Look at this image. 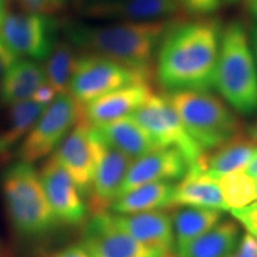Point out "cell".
Returning a JSON list of instances; mask_svg holds the SVG:
<instances>
[{
  "label": "cell",
  "instance_id": "obj_1",
  "mask_svg": "<svg viewBox=\"0 0 257 257\" xmlns=\"http://www.w3.org/2000/svg\"><path fill=\"white\" fill-rule=\"evenodd\" d=\"M223 29L212 17L170 25L156 53L160 85L168 92L214 88Z\"/></svg>",
  "mask_w": 257,
  "mask_h": 257
},
{
  "label": "cell",
  "instance_id": "obj_2",
  "mask_svg": "<svg viewBox=\"0 0 257 257\" xmlns=\"http://www.w3.org/2000/svg\"><path fill=\"white\" fill-rule=\"evenodd\" d=\"M172 24L170 19L105 25L69 23L64 25V32L67 41L83 54L114 61L150 80L161 40Z\"/></svg>",
  "mask_w": 257,
  "mask_h": 257
},
{
  "label": "cell",
  "instance_id": "obj_3",
  "mask_svg": "<svg viewBox=\"0 0 257 257\" xmlns=\"http://www.w3.org/2000/svg\"><path fill=\"white\" fill-rule=\"evenodd\" d=\"M0 186L10 226L18 239H42L59 226L34 165L21 160L11 163L3 172Z\"/></svg>",
  "mask_w": 257,
  "mask_h": 257
},
{
  "label": "cell",
  "instance_id": "obj_4",
  "mask_svg": "<svg viewBox=\"0 0 257 257\" xmlns=\"http://www.w3.org/2000/svg\"><path fill=\"white\" fill-rule=\"evenodd\" d=\"M214 88L240 114L257 113V62L240 21L223 29Z\"/></svg>",
  "mask_w": 257,
  "mask_h": 257
},
{
  "label": "cell",
  "instance_id": "obj_5",
  "mask_svg": "<svg viewBox=\"0 0 257 257\" xmlns=\"http://www.w3.org/2000/svg\"><path fill=\"white\" fill-rule=\"evenodd\" d=\"M166 95L189 136L205 153L243 134L238 117L210 91H178Z\"/></svg>",
  "mask_w": 257,
  "mask_h": 257
},
{
  "label": "cell",
  "instance_id": "obj_6",
  "mask_svg": "<svg viewBox=\"0 0 257 257\" xmlns=\"http://www.w3.org/2000/svg\"><path fill=\"white\" fill-rule=\"evenodd\" d=\"M80 114L81 105L68 92L57 95L22 141L19 160L34 165L49 156L80 120Z\"/></svg>",
  "mask_w": 257,
  "mask_h": 257
},
{
  "label": "cell",
  "instance_id": "obj_7",
  "mask_svg": "<svg viewBox=\"0 0 257 257\" xmlns=\"http://www.w3.org/2000/svg\"><path fill=\"white\" fill-rule=\"evenodd\" d=\"M60 23L51 15L6 14L0 24V41L16 56L47 60L59 43Z\"/></svg>",
  "mask_w": 257,
  "mask_h": 257
},
{
  "label": "cell",
  "instance_id": "obj_8",
  "mask_svg": "<svg viewBox=\"0 0 257 257\" xmlns=\"http://www.w3.org/2000/svg\"><path fill=\"white\" fill-rule=\"evenodd\" d=\"M131 117L149 134L160 148H174L189 163L199 162L205 152L186 130L166 94H153Z\"/></svg>",
  "mask_w": 257,
  "mask_h": 257
},
{
  "label": "cell",
  "instance_id": "obj_9",
  "mask_svg": "<svg viewBox=\"0 0 257 257\" xmlns=\"http://www.w3.org/2000/svg\"><path fill=\"white\" fill-rule=\"evenodd\" d=\"M149 81L142 74L114 61L92 54H82L76 61L68 93L80 105H86L118 88Z\"/></svg>",
  "mask_w": 257,
  "mask_h": 257
},
{
  "label": "cell",
  "instance_id": "obj_10",
  "mask_svg": "<svg viewBox=\"0 0 257 257\" xmlns=\"http://www.w3.org/2000/svg\"><path fill=\"white\" fill-rule=\"evenodd\" d=\"M81 245L91 257H170L143 245L118 226L113 214L95 213L86 224Z\"/></svg>",
  "mask_w": 257,
  "mask_h": 257
},
{
  "label": "cell",
  "instance_id": "obj_11",
  "mask_svg": "<svg viewBox=\"0 0 257 257\" xmlns=\"http://www.w3.org/2000/svg\"><path fill=\"white\" fill-rule=\"evenodd\" d=\"M40 174L44 194L59 224L78 226L87 219L88 207L69 173L54 156L44 162Z\"/></svg>",
  "mask_w": 257,
  "mask_h": 257
},
{
  "label": "cell",
  "instance_id": "obj_12",
  "mask_svg": "<svg viewBox=\"0 0 257 257\" xmlns=\"http://www.w3.org/2000/svg\"><path fill=\"white\" fill-rule=\"evenodd\" d=\"M96 146V165L89 191V207L93 213L105 212L118 197L131 159L108 146L92 127Z\"/></svg>",
  "mask_w": 257,
  "mask_h": 257
},
{
  "label": "cell",
  "instance_id": "obj_13",
  "mask_svg": "<svg viewBox=\"0 0 257 257\" xmlns=\"http://www.w3.org/2000/svg\"><path fill=\"white\" fill-rule=\"evenodd\" d=\"M53 156L69 173L83 197H88L96 165V146L92 126L79 120Z\"/></svg>",
  "mask_w": 257,
  "mask_h": 257
},
{
  "label": "cell",
  "instance_id": "obj_14",
  "mask_svg": "<svg viewBox=\"0 0 257 257\" xmlns=\"http://www.w3.org/2000/svg\"><path fill=\"white\" fill-rule=\"evenodd\" d=\"M188 169L189 163L179 150L174 148H157L131 163L118 197L150 182L181 180Z\"/></svg>",
  "mask_w": 257,
  "mask_h": 257
},
{
  "label": "cell",
  "instance_id": "obj_15",
  "mask_svg": "<svg viewBox=\"0 0 257 257\" xmlns=\"http://www.w3.org/2000/svg\"><path fill=\"white\" fill-rule=\"evenodd\" d=\"M153 94L150 83L140 82L118 88L88 104L81 105L80 120L89 126H101L131 115Z\"/></svg>",
  "mask_w": 257,
  "mask_h": 257
},
{
  "label": "cell",
  "instance_id": "obj_16",
  "mask_svg": "<svg viewBox=\"0 0 257 257\" xmlns=\"http://www.w3.org/2000/svg\"><path fill=\"white\" fill-rule=\"evenodd\" d=\"M120 229L148 248L172 255L175 248L172 217L165 211H148L133 214L113 213Z\"/></svg>",
  "mask_w": 257,
  "mask_h": 257
},
{
  "label": "cell",
  "instance_id": "obj_17",
  "mask_svg": "<svg viewBox=\"0 0 257 257\" xmlns=\"http://www.w3.org/2000/svg\"><path fill=\"white\" fill-rule=\"evenodd\" d=\"M83 9L92 18L118 22L165 21L180 11L174 0H108Z\"/></svg>",
  "mask_w": 257,
  "mask_h": 257
},
{
  "label": "cell",
  "instance_id": "obj_18",
  "mask_svg": "<svg viewBox=\"0 0 257 257\" xmlns=\"http://www.w3.org/2000/svg\"><path fill=\"white\" fill-rule=\"evenodd\" d=\"M239 240V225L233 220H220L197 238L175 245L172 257H230Z\"/></svg>",
  "mask_w": 257,
  "mask_h": 257
},
{
  "label": "cell",
  "instance_id": "obj_19",
  "mask_svg": "<svg viewBox=\"0 0 257 257\" xmlns=\"http://www.w3.org/2000/svg\"><path fill=\"white\" fill-rule=\"evenodd\" d=\"M173 206L204 207L219 211L227 210L221 197L218 181L202 172L197 163L189 167L188 172L181 181L175 185Z\"/></svg>",
  "mask_w": 257,
  "mask_h": 257
},
{
  "label": "cell",
  "instance_id": "obj_20",
  "mask_svg": "<svg viewBox=\"0 0 257 257\" xmlns=\"http://www.w3.org/2000/svg\"><path fill=\"white\" fill-rule=\"evenodd\" d=\"M47 106L34 100L0 102V156L24 140Z\"/></svg>",
  "mask_w": 257,
  "mask_h": 257
},
{
  "label": "cell",
  "instance_id": "obj_21",
  "mask_svg": "<svg viewBox=\"0 0 257 257\" xmlns=\"http://www.w3.org/2000/svg\"><path fill=\"white\" fill-rule=\"evenodd\" d=\"M93 128L108 146L119 150L131 160L160 148L131 115Z\"/></svg>",
  "mask_w": 257,
  "mask_h": 257
},
{
  "label": "cell",
  "instance_id": "obj_22",
  "mask_svg": "<svg viewBox=\"0 0 257 257\" xmlns=\"http://www.w3.org/2000/svg\"><path fill=\"white\" fill-rule=\"evenodd\" d=\"M256 149V144L249 137L240 134L217 149L212 150L213 153L210 155L205 153L197 165L202 172L218 180L229 173L243 170Z\"/></svg>",
  "mask_w": 257,
  "mask_h": 257
},
{
  "label": "cell",
  "instance_id": "obj_23",
  "mask_svg": "<svg viewBox=\"0 0 257 257\" xmlns=\"http://www.w3.org/2000/svg\"><path fill=\"white\" fill-rule=\"evenodd\" d=\"M174 188L175 185L168 181L150 182L121 194L110 207L115 214L165 210L172 207Z\"/></svg>",
  "mask_w": 257,
  "mask_h": 257
},
{
  "label": "cell",
  "instance_id": "obj_24",
  "mask_svg": "<svg viewBox=\"0 0 257 257\" xmlns=\"http://www.w3.org/2000/svg\"><path fill=\"white\" fill-rule=\"evenodd\" d=\"M47 82L44 67L38 61L17 59L2 81V100L18 102L31 100L34 93Z\"/></svg>",
  "mask_w": 257,
  "mask_h": 257
},
{
  "label": "cell",
  "instance_id": "obj_25",
  "mask_svg": "<svg viewBox=\"0 0 257 257\" xmlns=\"http://www.w3.org/2000/svg\"><path fill=\"white\" fill-rule=\"evenodd\" d=\"M221 212L213 208L192 206H182L176 210L172 217L175 245L197 238L212 229L221 220Z\"/></svg>",
  "mask_w": 257,
  "mask_h": 257
},
{
  "label": "cell",
  "instance_id": "obj_26",
  "mask_svg": "<svg viewBox=\"0 0 257 257\" xmlns=\"http://www.w3.org/2000/svg\"><path fill=\"white\" fill-rule=\"evenodd\" d=\"M78 57L76 48L68 41L59 42L50 55L47 57L44 67L47 82L55 89L57 94L68 92L69 82Z\"/></svg>",
  "mask_w": 257,
  "mask_h": 257
},
{
  "label": "cell",
  "instance_id": "obj_27",
  "mask_svg": "<svg viewBox=\"0 0 257 257\" xmlns=\"http://www.w3.org/2000/svg\"><path fill=\"white\" fill-rule=\"evenodd\" d=\"M227 210L246 206L256 200V180L244 170H236L217 180Z\"/></svg>",
  "mask_w": 257,
  "mask_h": 257
},
{
  "label": "cell",
  "instance_id": "obj_28",
  "mask_svg": "<svg viewBox=\"0 0 257 257\" xmlns=\"http://www.w3.org/2000/svg\"><path fill=\"white\" fill-rule=\"evenodd\" d=\"M174 3L179 10L197 18L211 17L223 4L221 0H174Z\"/></svg>",
  "mask_w": 257,
  "mask_h": 257
},
{
  "label": "cell",
  "instance_id": "obj_29",
  "mask_svg": "<svg viewBox=\"0 0 257 257\" xmlns=\"http://www.w3.org/2000/svg\"><path fill=\"white\" fill-rule=\"evenodd\" d=\"M231 213L246 230V232L257 239V201H253L244 207L231 210Z\"/></svg>",
  "mask_w": 257,
  "mask_h": 257
},
{
  "label": "cell",
  "instance_id": "obj_30",
  "mask_svg": "<svg viewBox=\"0 0 257 257\" xmlns=\"http://www.w3.org/2000/svg\"><path fill=\"white\" fill-rule=\"evenodd\" d=\"M25 12L53 15L62 8L66 0H19Z\"/></svg>",
  "mask_w": 257,
  "mask_h": 257
},
{
  "label": "cell",
  "instance_id": "obj_31",
  "mask_svg": "<svg viewBox=\"0 0 257 257\" xmlns=\"http://www.w3.org/2000/svg\"><path fill=\"white\" fill-rule=\"evenodd\" d=\"M230 257H257V239L246 232Z\"/></svg>",
  "mask_w": 257,
  "mask_h": 257
},
{
  "label": "cell",
  "instance_id": "obj_32",
  "mask_svg": "<svg viewBox=\"0 0 257 257\" xmlns=\"http://www.w3.org/2000/svg\"><path fill=\"white\" fill-rule=\"evenodd\" d=\"M57 95H59V94H57L55 89L51 87V86L48 82H44L43 85H42L41 87L34 93L31 100L36 101L41 105L48 106L54 101V99H55Z\"/></svg>",
  "mask_w": 257,
  "mask_h": 257
},
{
  "label": "cell",
  "instance_id": "obj_33",
  "mask_svg": "<svg viewBox=\"0 0 257 257\" xmlns=\"http://www.w3.org/2000/svg\"><path fill=\"white\" fill-rule=\"evenodd\" d=\"M16 60H17V56L0 41V82L3 81L9 68Z\"/></svg>",
  "mask_w": 257,
  "mask_h": 257
},
{
  "label": "cell",
  "instance_id": "obj_34",
  "mask_svg": "<svg viewBox=\"0 0 257 257\" xmlns=\"http://www.w3.org/2000/svg\"><path fill=\"white\" fill-rule=\"evenodd\" d=\"M53 257H91L82 245H69L60 251H57Z\"/></svg>",
  "mask_w": 257,
  "mask_h": 257
},
{
  "label": "cell",
  "instance_id": "obj_35",
  "mask_svg": "<svg viewBox=\"0 0 257 257\" xmlns=\"http://www.w3.org/2000/svg\"><path fill=\"white\" fill-rule=\"evenodd\" d=\"M243 170L249 176H251L252 179L257 180V149L255 150V153H253V155L251 156V159H250L248 165L244 167Z\"/></svg>",
  "mask_w": 257,
  "mask_h": 257
},
{
  "label": "cell",
  "instance_id": "obj_36",
  "mask_svg": "<svg viewBox=\"0 0 257 257\" xmlns=\"http://www.w3.org/2000/svg\"><path fill=\"white\" fill-rule=\"evenodd\" d=\"M250 40V46H251L253 56H255V60L257 62V23L253 25V28L251 29V35L249 36Z\"/></svg>",
  "mask_w": 257,
  "mask_h": 257
},
{
  "label": "cell",
  "instance_id": "obj_37",
  "mask_svg": "<svg viewBox=\"0 0 257 257\" xmlns=\"http://www.w3.org/2000/svg\"><path fill=\"white\" fill-rule=\"evenodd\" d=\"M248 137L257 146V121H256L255 124L251 125V126L249 127Z\"/></svg>",
  "mask_w": 257,
  "mask_h": 257
},
{
  "label": "cell",
  "instance_id": "obj_38",
  "mask_svg": "<svg viewBox=\"0 0 257 257\" xmlns=\"http://www.w3.org/2000/svg\"><path fill=\"white\" fill-rule=\"evenodd\" d=\"M6 14H8V11H6V0H0V24H2Z\"/></svg>",
  "mask_w": 257,
  "mask_h": 257
},
{
  "label": "cell",
  "instance_id": "obj_39",
  "mask_svg": "<svg viewBox=\"0 0 257 257\" xmlns=\"http://www.w3.org/2000/svg\"><path fill=\"white\" fill-rule=\"evenodd\" d=\"M248 6H249V11L251 12V15L257 19V0H255V2L251 3V4Z\"/></svg>",
  "mask_w": 257,
  "mask_h": 257
},
{
  "label": "cell",
  "instance_id": "obj_40",
  "mask_svg": "<svg viewBox=\"0 0 257 257\" xmlns=\"http://www.w3.org/2000/svg\"><path fill=\"white\" fill-rule=\"evenodd\" d=\"M86 4H94V3H102V2H108V0H83Z\"/></svg>",
  "mask_w": 257,
  "mask_h": 257
},
{
  "label": "cell",
  "instance_id": "obj_41",
  "mask_svg": "<svg viewBox=\"0 0 257 257\" xmlns=\"http://www.w3.org/2000/svg\"><path fill=\"white\" fill-rule=\"evenodd\" d=\"M239 0H221V3H224V4H227V5H232V4H236V3H238Z\"/></svg>",
  "mask_w": 257,
  "mask_h": 257
},
{
  "label": "cell",
  "instance_id": "obj_42",
  "mask_svg": "<svg viewBox=\"0 0 257 257\" xmlns=\"http://www.w3.org/2000/svg\"><path fill=\"white\" fill-rule=\"evenodd\" d=\"M245 2H246V4L250 5V4H251V3L255 2V0H245Z\"/></svg>",
  "mask_w": 257,
  "mask_h": 257
},
{
  "label": "cell",
  "instance_id": "obj_43",
  "mask_svg": "<svg viewBox=\"0 0 257 257\" xmlns=\"http://www.w3.org/2000/svg\"><path fill=\"white\" fill-rule=\"evenodd\" d=\"M0 102H2V86H0Z\"/></svg>",
  "mask_w": 257,
  "mask_h": 257
},
{
  "label": "cell",
  "instance_id": "obj_44",
  "mask_svg": "<svg viewBox=\"0 0 257 257\" xmlns=\"http://www.w3.org/2000/svg\"><path fill=\"white\" fill-rule=\"evenodd\" d=\"M256 200H257V180H256Z\"/></svg>",
  "mask_w": 257,
  "mask_h": 257
}]
</instances>
